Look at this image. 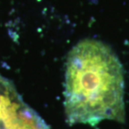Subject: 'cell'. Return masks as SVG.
Listing matches in <instances>:
<instances>
[{
	"label": "cell",
	"mask_w": 129,
	"mask_h": 129,
	"mask_svg": "<svg viewBox=\"0 0 129 129\" xmlns=\"http://www.w3.org/2000/svg\"><path fill=\"white\" fill-rule=\"evenodd\" d=\"M64 109L70 124L124 122V75L119 59L105 43L80 41L66 66Z\"/></svg>",
	"instance_id": "6da1fadb"
}]
</instances>
